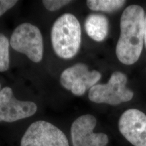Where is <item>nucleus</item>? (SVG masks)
Instances as JSON below:
<instances>
[{
  "instance_id": "obj_4",
  "label": "nucleus",
  "mask_w": 146,
  "mask_h": 146,
  "mask_svg": "<svg viewBox=\"0 0 146 146\" xmlns=\"http://www.w3.org/2000/svg\"><path fill=\"white\" fill-rule=\"evenodd\" d=\"M10 44L16 52L23 54L33 62L43 59V41L38 27L30 23L18 25L12 33Z\"/></svg>"
},
{
  "instance_id": "obj_10",
  "label": "nucleus",
  "mask_w": 146,
  "mask_h": 146,
  "mask_svg": "<svg viewBox=\"0 0 146 146\" xmlns=\"http://www.w3.org/2000/svg\"><path fill=\"white\" fill-rule=\"evenodd\" d=\"M85 28L89 37L96 41H102L108 33V20L102 14H91L85 20Z\"/></svg>"
},
{
  "instance_id": "obj_13",
  "label": "nucleus",
  "mask_w": 146,
  "mask_h": 146,
  "mask_svg": "<svg viewBox=\"0 0 146 146\" xmlns=\"http://www.w3.org/2000/svg\"><path fill=\"white\" fill-rule=\"evenodd\" d=\"M43 4L45 8L51 12H54L59 10L62 7L68 4L72 1H68V0H43Z\"/></svg>"
},
{
  "instance_id": "obj_3",
  "label": "nucleus",
  "mask_w": 146,
  "mask_h": 146,
  "mask_svg": "<svg viewBox=\"0 0 146 146\" xmlns=\"http://www.w3.org/2000/svg\"><path fill=\"white\" fill-rule=\"evenodd\" d=\"M127 77L121 72H114L106 84H96L89 91L90 101L98 104L116 106L130 101L133 92L126 85Z\"/></svg>"
},
{
  "instance_id": "obj_1",
  "label": "nucleus",
  "mask_w": 146,
  "mask_h": 146,
  "mask_svg": "<svg viewBox=\"0 0 146 146\" xmlns=\"http://www.w3.org/2000/svg\"><path fill=\"white\" fill-rule=\"evenodd\" d=\"M144 29L143 8L137 5L128 6L120 18V36L116 48L120 62L131 65L139 60L143 50Z\"/></svg>"
},
{
  "instance_id": "obj_16",
  "label": "nucleus",
  "mask_w": 146,
  "mask_h": 146,
  "mask_svg": "<svg viewBox=\"0 0 146 146\" xmlns=\"http://www.w3.org/2000/svg\"><path fill=\"white\" fill-rule=\"evenodd\" d=\"M0 90H1V85H0Z\"/></svg>"
},
{
  "instance_id": "obj_2",
  "label": "nucleus",
  "mask_w": 146,
  "mask_h": 146,
  "mask_svg": "<svg viewBox=\"0 0 146 146\" xmlns=\"http://www.w3.org/2000/svg\"><path fill=\"white\" fill-rule=\"evenodd\" d=\"M51 39L53 49L60 58L74 57L81 43V28L77 18L68 13L60 16L53 25Z\"/></svg>"
},
{
  "instance_id": "obj_7",
  "label": "nucleus",
  "mask_w": 146,
  "mask_h": 146,
  "mask_svg": "<svg viewBox=\"0 0 146 146\" xmlns=\"http://www.w3.org/2000/svg\"><path fill=\"white\" fill-rule=\"evenodd\" d=\"M37 106L31 101H21L14 97L10 87L0 90V122L13 123L35 114Z\"/></svg>"
},
{
  "instance_id": "obj_9",
  "label": "nucleus",
  "mask_w": 146,
  "mask_h": 146,
  "mask_svg": "<svg viewBox=\"0 0 146 146\" xmlns=\"http://www.w3.org/2000/svg\"><path fill=\"white\" fill-rule=\"evenodd\" d=\"M120 132L134 146H146V115L137 109H129L120 116Z\"/></svg>"
},
{
  "instance_id": "obj_12",
  "label": "nucleus",
  "mask_w": 146,
  "mask_h": 146,
  "mask_svg": "<svg viewBox=\"0 0 146 146\" xmlns=\"http://www.w3.org/2000/svg\"><path fill=\"white\" fill-rule=\"evenodd\" d=\"M10 43L8 38L0 33V72H5L10 66Z\"/></svg>"
},
{
  "instance_id": "obj_15",
  "label": "nucleus",
  "mask_w": 146,
  "mask_h": 146,
  "mask_svg": "<svg viewBox=\"0 0 146 146\" xmlns=\"http://www.w3.org/2000/svg\"><path fill=\"white\" fill-rule=\"evenodd\" d=\"M144 42L146 46V16L145 18V29H144Z\"/></svg>"
},
{
  "instance_id": "obj_8",
  "label": "nucleus",
  "mask_w": 146,
  "mask_h": 146,
  "mask_svg": "<svg viewBox=\"0 0 146 146\" xmlns=\"http://www.w3.org/2000/svg\"><path fill=\"white\" fill-rule=\"evenodd\" d=\"M96 118L91 114L80 116L71 126L73 146H106L108 137L103 133H94Z\"/></svg>"
},
{
  "instance_id": "obj_5",
  "label": "nucleus",
  "mask_w": 146,
  "mask_h": 146,
  "mask_svg": "<svg viewBox=\"0 0 146 146\" xmlns=\"http://www.w3.org/2000/svg\"><path fill=\"white\" fill-rule=\"evenodd\" d=\"M21 146H69L66 136L59 128L44 120L29 126L22 137Z\"/></svg>"
},
{
  "instance_id": "obj_6",
  "label": "nucleus",
  "mask_w": 146,
  "mask_h": 146,
  "mask_svg": "<svg viewBox=\"0 0 146 146\" xmlns=\"http://www.w3.org/2000/svg\"><path fill=\"white\" fill-rule=\"evenodd\" d=\"M101 73L97 70L89 71L83 63H78L65 69L60 76L61 85L73 94L81 96L100 81Z\"/></svg>"
},
{
  "instance_id": "obj_14",
  "label": "nucleus",
  "mask_w": 146,
  "mask_h": 146,
  "mask_svg": "<svg viewBox=\"0 0 146 146\" xmlns=\"http://www.w3.org/2000/svg\"><path fill=\"white\" fill-rule=\"evenodd\" d=\"M17 2L18 1L14 0H0V16L14 7Z\"/></svg>"
},
{
  "instance_id": "obj_11",
  "label": "nucleus",
  "mask_w": 146,
  "mask_h": 146,
  "mask_svg": "<svg viewBox=\"0 0 146 146\" xmlns=\"http://www.w3.org/2000/svg\"><path fill=\"white\" fill-rule=\"evenodd\" d=\"M126 1L123 0H88L87 5L88 8L94 11L114 12L121 8Z\"/></svg>"
}]
</instances>
